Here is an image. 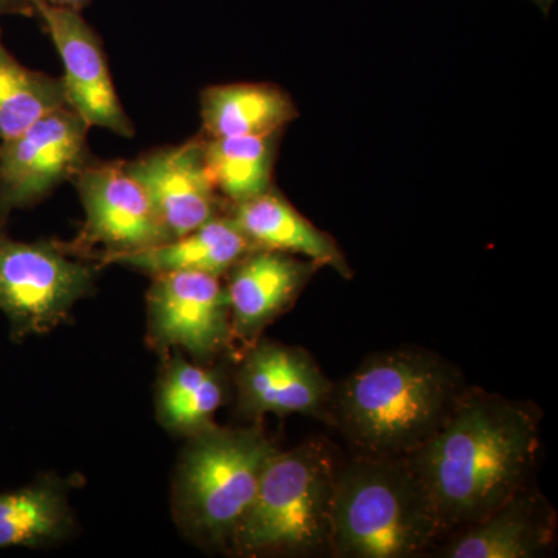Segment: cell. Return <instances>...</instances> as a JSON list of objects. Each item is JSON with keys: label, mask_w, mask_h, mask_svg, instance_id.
<instances>
[{"label": "cell", "mask_w": 558, "mask_h": 558, "mask_svg": "<svg viewBox=\"0 0 558 558\" xmlns=\"http://www.w3.org/2000/svg\"><path fill=\"white\" fill-rule=\"evenodd\" d=\"M539 446L537 410L469 388L446 424L407 461L446 535L478 523L531 488Z\"/></svg>", "instance_id": "cell-1"}, {"label": "cell", "mask_w": 558, "mask_h": 558, "mask_svg": "<svg viewBox=\"0 0 558 558\" xmlns=\"http://www.w3.org/2000/svg\"><path fill=\"white\" fill-rule=\"evenodd\" d=\"M461 373L433 352L371 355L333 385L328 418L351 454L407 458L446 424L468 392Z\"/></svg>", "instance_id": "cell-2"}, {"label": "cell", "mask_w": 558, "mask_h": 558, "mask_svg": "<svg viewBox=\"0 0 558 558\" xmlns=\"http://www.w3.org/2000/svg\"><path fill=\"white\" fill-rule=\"evenodd\" d=\"M440 537L432 501L407 458H340L330 508V556L417 557Z\"/></svg>", "instance_id": "cell-3"}, {"label": "cell", "mask_w": 558, "mask_h": 558, "mask_svg": "<svg viewBox=\"0 0 558 558\" xmlns=\"http://www.w3.org/2000/svg\"><path fill=\"white\" fill-rule=\"evenodd\" d=\"M340 457L325 439L277 451L231 548L242 557L330 554V508Z\"/></svg>", "instance_id": "cell-4"}, {"label": "cell", "mask_w": 558, "mask_h": 558, "mask_svg": "<svg viewBox=\"0 0 558 558\" xmlns=\"http://www.w3.org/2000/svg\"><path fill=\"white\" fill-rule=\"evenodd\" d=\"M191 438L175 492L180 520L204 542L230 545L277 446L258 428L213 425Z\"/></svg>", "instance_id": "cell-5"}, {"label": "cell", "mask_w": 558, "mask_h": 558, "mask_svg": "<svg viewBox=\"0 0 558 558\" xmlns=\"http://www.w3.org/2000/svg\"><path fill=\"white\" fill-rule=\"evenodd\" d=\"M95 277L97 266L57 242L11 240L0 230V311L16 339L61 325Z\"/></svg>", "instance_id": "cell-6"}, {"label": "cell", "mask_w": 558, "mask_h": 558, "mask_svg": "<svg viewBox=\"0 0 558 558\" xmlns=\"http://www.w3.org/2000/svg\"><path fill=\"white\" fill-rule=\"evenodd\" d=\"M92 128L68 105L0 143V215L39 204L70 182L92 157Z\"/></svg>", "instance_id": "cell-7"}, {"label": "cell", "mask_w": 558, "mask_h": 558, "mask_svg": "<svg viewBox=\"0 0 558 558\" xmlns=\"http://www.w3.org/2000/svg\"><path fill=\"white\" fill-rule=\"evenodd\" d=\"M70 182L78 193L86 220L75 245H100L106 256L163 244L171 236L148 194L123 161L92 160Z\"/></svg>", "instance_id": "cell-8"}, {"label": "cell", "mask_w": 558, "mask_h": 558, "mask_svg": "<svg viewBox=\"0 0 558 558\" xmlns=\"http://www.w3.org/2000/svg\"><path fill=\"white\" fill-rule=\"evenodd\" d=\"M35 16L60 54L65 105L89 124L132 138L135 126L124 110L110 75L108 58L98 33L81 11L32 0Z\"/></svg>", "instance_id": "cell-9"}, {"label": "cell", "mask_w": 558, "mask_h": 558, "mask_svg": "<svg viewBox=\"0 0 558 558\" xmlns=\"http://www.w3.org/2000/svg\"><path fill=\"white\" fill-rule=\"evenodd\" d=\"M146 301L157 347L183 349L205 362L233 339L229 293L220 277L202 271L156 275Z\"/></svg>", "instance_id": "cell-10"}, {"label": "cell", "mask_w": 558, "mask_h": 558, "mask_svg": "<svg viewBox=\"0 0 558 558\" xmlns=\"http://www.w3.org/2000/svg\"><path fill=\"white\" fill-rule=\"evenodd\" d=\"M236 379L241 410L248 417L299 413L328 418L333 384L303 349L255 344L242 360Z\"/></svg>", "instance_id": "cell-11"}, {"label": "cell", "mask_w": 558, "mask_h": 558, "mask_svg": "<svg viewBox=\"0 0 558 558\" xmlns=\"http://www.w3.org/2000/svg\"><path fill=\"white\" fill-rule=\"evenodd\" d=\"M123 165L148 194L171 240L219 216L220 196L205 168L202 137L149 150Z\"/></svg>", "instance_id": "cell-12"}, {"label": "cell", "mask_w": 558, "mask_h": 558, "mask_svg": "<svg viewBox=\"0 0 558 558\" xmlns=\"http://www.w3.org/2000/svg\"><path fill=\"white\" fill-rule=\"evenodd\" d=\"M317 266L275 250L253 248L229 270L231 337L253 341L292 306Z\"/></svg>", "instance_id": "cell-13"}, {"label": "cell", "mask_w": 558, "mask_h": 558, "mask_svg": "<svg viewBox=\"0 0 558 558\" xmlns=\"http://www.w3.org/2000/svg\"><path fill=\"white\" fill-rule=\"evenodd\" d=\"M556 538V513L534 488L521 492L490 515L454 532L439 550L446 558H534Z\"/></svg>", "instance_id": "cell-14"}, {"label": "cell", "mask_w": 558, "mask_h": 558, "mask_svg": "<svg viewBox=\"0 0 558 558\" xmlns=\"http://www.w3.org/2000/svg\"><path fill=\"white\" fill-rule=\"evenodd\" d=\"M230 216L253 247L301 255L317 267L352 277L336 240L304 218L275 186L255 199L233 205Z\"/></svg>", "instance_id": "cell-15"}, {"label": "cell", "mask_w": 558, "mask_h": 558, "mask_svg": "<svg viewBox=\"0 0 558 558\" xmlns=\"http://www.w3.org/2000/svg\"><path fill=\"white\" fill-rule=\"evenodd\" d=\"M231 216H216L196 230L138 252L106 256L100 264H119L150 277L171 271H202L223 277L253 250Z\"/></svg>", "instance_id": "cell-16"}, {"label": "cell", "mask_w": 558, "mask_h": 558, "mask_svg": "<svg viewBox=\"0 0 558 558\" xmlns=\"http://www.w3.org/2000/svg\"><path fill=\"white\" fill-rule=\"evenodd\" d=\"M299 116L288 92L270 83L219 84L201 92L205 138L274 134Z\"/></svg>", "instance_id": "cell-17"}, {"label": "cell", "mask_w": 558, "mask_h": 558, "mask_svg": "<svg viewBox=\"0 0 558 558\" xmlns=\"http://www.w3.org/2000/svg\"><path fill=\"white\" fill-rule=\"evenodd\" d=\"M281 132L248 137H202L208 178L220 199L242 204L274 189Z\"/></svg>", "instance_id": "cell-18"}, {"label": "cell", "mask_w": 558, "mask_h": 558, "mask_svg": "<svg viewBox=\"0 0 558 558\" xmlns=\"http://www.w3.org/2000/svg\"><path fill=\"white\" fill-rule=\"evenodd\" d=\"M159 417L165 427L197 435L215 425L213 417L223 402V385L215 371L175 357L159 389Z\"/></svg>", "instance_id": "cell-19"}, {"label": "cell", "mask_w": 558, "mask_h": 558, "mask_svg": "<svg viewBox=\"0 0 558 558\" xmlns=\"http://www.w3.org/2000/svg\"><path fill=\"white\" fill-rule=\"evenodd\" d=\"M64 105L61 78L25 68L7 49L0 28V143Z\"/></svg>", "instance_id": "cell-20"}, {"label": "cell", "mask_w": 558, "mask_h": 558, "mask_svg": "<svg viewBox=\"0 0 558 558\" xmlns=\"http://www.w3.org/2000/svg\"><path fill=\"white\" fill-rule=\"evenodd\" d=\"M64 494L51 484H35L0 494V549L39 546L69 527Z\"/></svg>", "instance_id": "cell-21"}, {"label": "cell", "mask_w": 558, "mask_h": 558, "mask_svg": "<svg viewBox=\"0 0 558 558\" xmlns=\"http://www.w3.org/2000/svg\"><path fill=\"white\" fill-rule=\"evenodd\" d=\"M35 17L32 0H0V17Z\"/></svg>", "instance_id": "cell-22"}, {"label": "cell", "mask_w": 558, "mask_h": 558, "mask_svg": "<svg viewBox=\"0 0 558 558\" xmlns=\"http://www.w3.org/2000/svg\"><path fill=\"white\" fill-rule=\"evenodd\" d=\"M49 5L61 7V9H70L83 11L92 2V0H43Z\"/></svg>", "instance_id": "cell-23"}, {"label": "cell", "mask_w": 558, "mask_h": 558, "mask_svg": "<svg viewBox=\"0 0 558 558\" xmlns=\"http://www.w3.org/2000/svg\"><path fill=\"white\" fill-rule=\"evenodd\" d=\"M531 2H534L535 5H537L538 9L543 11V13L549 14L550 7L554 5L556 0H531Z\"/></svg>", "instance_id": "cell-24"}, {"label": "cell", "mask_w": 558, "mask_h": 558, "mask_svg": "<svg viewBox=\"0 0 558 558\" xmlns=\"http://www.w3.org/2000/svg\"><path fill=\"white\" fill-rule=\"evenodd\" d=\"M3 220H5V219H3L2 215H0V226H2Z\"/></svg>", "instance_id": "cell-25"}]
</instances>
